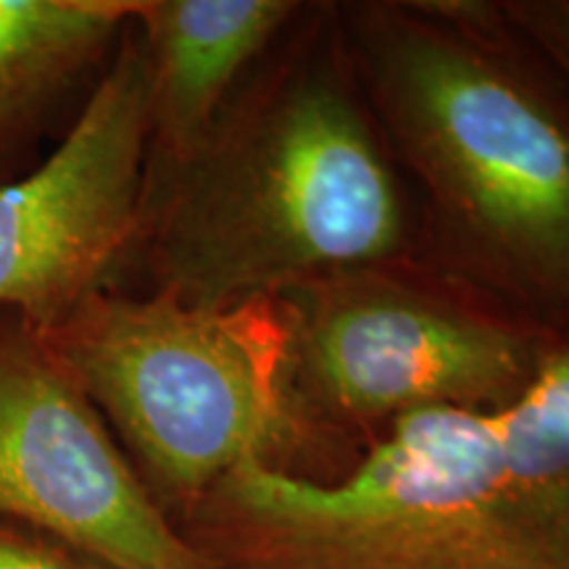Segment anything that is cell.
Wrapping results in <instances>:
<instances>
[{"mask_svg":"<svg viewBox=\"0 0 569 569\" xmlns=\"http://www.w3.org/2000/svg\"><path fill=\"white\" fill-rule=\"evenodd\" d=\"M296 407L343 465L330 436L425 409L507 407L536 377L528 332L369 269L282 293Z\"/></svg>","mask_w":569,"mask_h":569,"instance_id":"4","label":"cell"},{"mask_svg":"<svg viewBox=\"0 0 569 569\" xmlns=\"http://www.w3.org/2000/svg\"><path fill=\"white\" fill-rule=\"evenodd\" d=\"M0 569H109L46 532L0 519Z\"/></svg>","mask_w":569,"mask_h":569,"instance_id":"9","label":"cell"},{"mask_svg":"<svg viewBox=\"0 0 569 569\" xmlns=\"http://www.w3.org/2000/svg\"><path fill=\"white\" fill-rule=\"evenodd\" d=\"M296 17L290 0H138L151 74L148 161L188 153Z\"/></svg>","mask_w":569,"mask_h":569,"instance_id":"8","label":"cell"},{"mask_svg":"<svg viewBox=\"0 0 569 569\" xmlns=\"http://www.w3.org/2000/svg\"><path fill=\"white\" fill-rule=\"evenodd\" d=\"M272 48L188 153L148 161L134 259L182 303L274 298L407 246L401 190L348 61L322 32L277 59Z\"/></svg>","mask_w":569,"mask_h":569,"instance_id":"1","label":"cell"},{"mask_svg":"<svg viewBox=\"0 0 569 569\" xmlns=\"http://www.w3.org/2000/svg\"><path fill=\"white\" fill-rule=\"evenodd\" d=\"M448 9V6H446ZM465 11L365 6L353 61L382 124L475 272L569 311V124Z\"/></svg>","mask_w":569,"mask_h":569,"instance_id":"2","label":"cell"},{"mask_svg":"<svg viewBox=\"0 0 569 569\" xmlns=\"http://www.w3.org/2000/svg\"><path fill=\"white\" fill-rule=\"evenodd\" d=\"M40 336L174 525L248 459L317 482L348 472L296 407L280 296L209 309L106 288Z\"/></svg>","mask_w":569,"mask_h":569,"instance_id":"3","label":"cell"},{"mask_svg":"<svg viewBox=\"0 0 569 569\" xmlns=\"http://www.w3.org/2000/svg\"><path fill=\"white\" fill-rule=\"evenodd\" d=\"M0 519L109 569H206L30 322L0 311Z\"/></svg>","mask_w":569,"mask_h":569,"instance_id":"6","label":"cell"},{"mask_svg":"<svg viewBox=\"0 0 569 569\" xmlns=\"http://www.w3.org/2000/svg\"><path fill=\"white\" fill-rule=\"evenodd\" d=\"M148 156L151 74L132 17L67 138L0 188V311L46 332L117 288L140 240Z\"/></svg>","mask_w":569,"mask_h":569,"instance_id":"5","label":"cell"},{"mask_svg":"<svg viewBox=\"0 0 569 569\" xmlns=\"http://www.w3.org/2000/svg\"><path fill=\"white\" fill-rule=\"evenodd\" d=\"M138 0H0V188L51 156L117 53Z\"/></svg>","mask_w":569,"mask_h":569,"instance_id":"7","label":"cell"},{"mask_svg":"<svg viewBox=\"0 0 569 569\" xmlns=\"http://www.w3.org/2000/svg\"><path fill=\"white\" fill-rule=\"evenodd\" d=\"M509 17L538 42L569 82V0L507 6Z\"/></svg>","mask_w":569,"mask_h":569,"instance_id":"10","label":"cell"}]
</instances>
